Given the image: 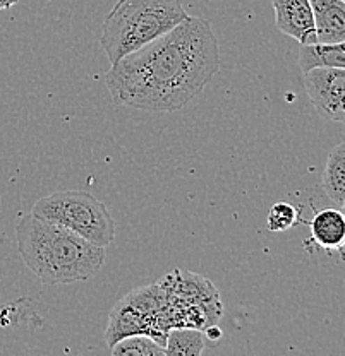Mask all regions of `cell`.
<instances>
[{
	"mask_svg": "<svg viewBox=\"0 0 345 356\" xmlns=\"http://www.w3.org/2000/svg\"><path fill=\"white\" fill-rule=\"evenodd\" d=\"M31 213L77 233L88 242L109 247L115 240V221L105 204L83 191H62L45 195Z\"/></svg>",
	"mask_w": 345,
	"mask_h": 356,
	"instance_id": "5",
	"label": "cell"
},
{
	"mask_svg": "<svg viewBox=\"0 0 345 356\" xmlns=\"http://www.w3.org/2000/svg\"><path fill=\"white\" fill-rule=\"evenodd\" d=\"M170 327L165 315V298L160 284L132 289L118 300L110 312L105 331V343L114 346L117 341L135 334H148L165 346Z\"/></svg>",
	"mask_w": 345,
	"mask_h": 356,
	"instance_id": "6",
	"label": "cell"
},
{
	"mask_svg": "<svg viewBox=\"0 0 345 356\" xmlns=\"http://www.w3.org/2000/svg\"><path fill=\"white\" fill-rule=\"evenodd\" d=\"M16 238L24 264L47 286L88 280L105 262V247L33 213L17 221Z\"/></svg>",
	"mask_w": 345,
	"mask_h": 356,
	"instance_id": "2",
	"label": "cell"
},
{
	"mask_svg": "<svg viewBox=\"0 0 345 356\" xmlns=\"http://www.w3.org/2000/svg\"><path fill=\"white\" fill-rule=\"evenodd\" d=\"M313 9L318 43H339L345 40L344 0H309Z\"/></svg>",
	"mask_w": 345,
	"mask_h": 356,
	"instance_id": "9",
	"label": "cell"
},
{
	"mask_svg": "<svg viewBox=\"0 0 345 356\" xmlns=\"http://www.w3.org/2000/svg\"><path fill=\"white\" fill-rule=\"evenodd\" d=\"M299 65L302 72L314 67L345 69V40L339 43L300 44Z\"/></svg>",
	"mask_w": 345,
	"mask_h": 356,
	"instance_id": "11",
	"label": "cell"
},
{
	"mask_svg": "<svg viewBox=\"0 0 345 356\" xmlns=\"http://www.w3.org/2000/svg\"><path fill=\"white\" fill-rule=\"evenodd\" d=\"M187 16L183 0H117L102 24L100 44L110 64H115Z\"/></svg>",
	"mask_w": 345,
	"mask_h": 356,
	"instance_id": "3",
	"label": "cell"
},
{
	"mask_svg": "<svg viewBox=\"0 0 345 356\" xmlns=\"http://www.w3.org/2000/svg\"><path fill=\"white\" fill-rule=\"evenodd\" d=\"M114 356H165V346L148 334H135L110 346Z\"/></svg>",
	"mask_w": 345,
	"mask_h": 356,
	"instance_id": "14",
	"label": "cell"
},
{
	"mask_svg": "<svg viewBox=\"0 0 345 356\" xmlns=\"http://www.w3.org/2000/svg\"><path fill=\"white\" fill-rule=\"evenodd\" d=\"M220 70V48L210 21L183 22L112 64L105 74L114 103L155 113L184 108Z\"/></svg>",
	"mask_w": 345,
	"mask_h": 356,
	"instance_id": "1",
	"label": "cell"
},
{
	"mask_svg": "<svg viewBox=\"0 0 345 356\" xmlns=\"http://www.w3.org/2000/svg\"><path fill=\"white\" fill-rule=\"evenodd\" d=\"M203 332H205L206 341H210V343H213V344L218 343V339H220V337H222V331L215 324L210 325V327H206Z\"/></svg>",
	"mask_w": 345,
	"mask_h": 356,
	"instance_id": "16",
	"label": "cell"
},
{
	"mask_svg": "<svg viewBox=\"0 0 345 356\" xmlns=\"http://www.w3.org/2000/svg\"><path fill=\"white\" fill-rule=\"evenodd\" d=\"M17 2H20V0H0V10L10 9V7L16 6Z\"/></svg>",
	"mask_w": 345,
	"mask_h": 356,
	"instance_id": "17",
	"label": "cell"
},
{
	"mask_svg": "<svg viewBox=\"0 0 345 356\" xmlns=\"http://www.w3.org/2000/svg\"><path fill=\"white\" fill-rule=\"evenodd\" d=\"M302 83L321 117L345 124V69L314 67L302 72Z\"/></svg>",
	"mask_w": 345,
	"mask_h": 356,
	"instance_id": "7",
	"label": "cell"
},
{
	"mask_svg": "<svg viewBox=\"0 0 345 356\" xmlns=\"http://www.w3.org/2000/svg\"><path fill=\"white\" fill-rule=\"evenodd\" d=\"M169 327H191L205 331L222 317V302L217 288L199 274L176 269L160 281Z\"/></svg>",
	"mask_w": 345,
	"mask_h": 356,
	"instance_id": "4",
	"label": "cell"
},
{
	"mask_svg": "<svg viewBox=\"0 0 345 356\" xmlns=\"http://www.w3.org/2000/svg\"><path fill=\"white\" fill-rule=\"evenodd\" d=\"M311 238L325 250L345 247V214L340 209H323L309 222Z\"/></svg>",
	"mask_w": 345,
	"mask_h": 356,
	"instance_id": "10",
	"label": "cell"
},
{
	"mask_svg": "<svg viewBox=\"0 0 345 356\" xmlns=\"http://www.w3.org/2000/svg\"><path fill=\"white\" fill-rule=\"evenodd\" d=\"M323 191L339 207L345 206V143L332 149L323 172Z\"/></svg>",
	"mask_w": 345,
	"mask_h": 356,
	"instance_id": "12",
	"label": "cell"
},
{
	"mask_svg": "<svg viewBox=\"0 0 345 356\" xmlns=\"http://www.w3.org/2000/svg\"><path fill=\"white\" fill-rule=\"evenodd\" d=\"M299 222L298 207L289 202H277L270 207L266 226L273 233H284Z\"/></svg>",
	"mask_w": 345,
	"mask_h": 356,
	"instance_id": "15",
	"label": "cell"
},
{
	"mask_svg": "<svg viewBox=\"0 0 345 356\" xmlns=\"http://www.w3.org/2000/svg\"><path fill=\"white\" fill-rule=\"evenodd\" d=\"M344 2H345V0H344Z\"/></svg>",
	"mask_w": 345,
	"mask_h": 356,
	"instance_id": "19",
	"label": "cell"
},
{
	"mask_svg": "<svg viewBox=\"0 0 345 356\" xmlns=\"http://www.w3.org/2000/svg\"><path fill=\"white\" fill-rule=\"evenodd\" d=\"M342 213H344V214H345V206H344V207H342Z\"/></svg>",
	"mask_w": 345,
	"mask_h": 356,
	"instance_id": "18",
	"label": "cell"
},
{
	"mask_svg": "<svg viewBox=\"0 0 345 356\" xmlns=\"http://www.w3.org/2000/svg\"><path fill=\"white\" fill-rule=\"evenodd\" d=\"M205 332L191 327H174L165 337V356H199L206 348Z\"/></svg>",
	"mask_w": 345,
	"mask_h": 356,
	"instance_id": "13",
	"label": "cell"
},
{
	"mask_svg": "<svg viewBox=\"0 0 345 356\" xmlns=\"http://www.w3.org/2000/svg\"><path fill=\"white\" fill-rule=\"evenodd\" d=\"M272 6L278 31L300 44L318 43L309 0H272Z\"/></svg>",
	"mask_w": 345,
	"mask_h": 356,
	"instance_id": "8",
	"label": "cell"
}]
</instances>
